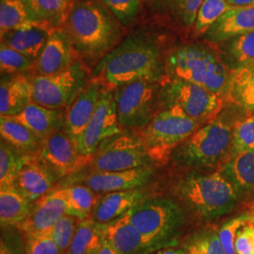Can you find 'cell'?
I'll use <instances>...</instances> for the list:
<instances>
[{
    "label": "cell",
    "instance_id": "cell-4",
    "mask_svg": "<svg viewBox=\"0 0 254 254\" xmlns=\"http://www.w3.org/2000/svg\"><path fill=\"white\" fill-rule=\"evenodd\" d=\"M166 71L171 77L195 83L218 95L225 91L230 72L217 55L202 46H185L168 57Z\"/></svg>",
    "mask_w": 254,
    "mask_h": 254
},
{
    "label": "cell",
    "instance_id": "cell-24",
    "mask_svg": "<svg viewBox=\"0 0 254 254\" xmlns=\"http://www.w3.org/2000/svg\"><path fill=\"white\" fill-rule=\"evenodd\" d=\"M254 31V6L232 7L206 32L214 42H224Z\"/></svg>",
    "mask_w": 254,
    "mask_h": 254
},
{
    "label": "cell",
    "instance_id": "cell-11",
    "mask_svg": "<svg viewBox=\"0 0 254 254\" xmlns=\"http://www.w3.org/2000/svg\"><path fill=\"white\" fill-rule=\"evenodd\" d=\"M152 161L140 135L122 132L101 143L91 164L94 172H118L148 166Z\"/></svg>",
    "mask_w": 254,
    "mask_h": 254
},
{
    "label": "cell",
    "instance_id": "cell-41",
    "mask_svg": "<svg viewBox=\"0 0 254 254\" xmlns=\"http://www.w3.org/2000/svg\"><path fill=\"white\" fill-rule=\"evenodd\" d=\"M123 27L134 23L141 11V0H100Z\"/></svg>",
    "mask_w": 254,
    "mask_h": 254
},
{
    "label": "cell",
    "instance_id": "cell-30",
    "mask_svg": "<svg viewBox=\"0 0 254 254\" xmlns=\"http://www.w3.org/2000/svg\"><path fill=\"white\" fill-rule=\"evenodd\" d=\"M224 173L237 189L254 191V148L236 154L222 165Z\"/></svg>",
    "mask_w": 254,
    "mask_h": 254
},
{
    "label": "cell",
    "instance_id": "cell-1",
    "mask_svg": "<svg viewBox=\"0 0 254 254\" xmlns=\"http://www.w3.org/2000/svg\"><path fill=\"white\" fill-rule=\"evenodd\" d=\"M63 27L74 52L101 61L121 43L122 24L100 0H73Z\"/></svg>",
    "mask_w": 254,
    "mask_h": 254
},
{
    "label": "cell",
    "instance_id": "cell-27",
    "mask_svg": "<svg viewBox=\"0 0 254 254\" xmlns=\"http://www.w3.org/2000/svg\"><path fill=\"white\" fill-rule=\"evenodd\" d=\"M32 23L62 27L73 0H27Z\"/></svg>",
    "mask_w": 254,
    "mask_h": 254
},
{
    "label": "cell",
    "instance_id": "cell-36",
    "mask_svg": "<svg viewBox=\"0 0 254 254\" xmlns=\"http://www.w3.org/2000/svg\"><path fill=\"white\" fill-rule=\"evenodd\" d=\"M254 148V114H251L249 117L236 121L234 124L232 147L228 160L236 154Z\"/></svg>",
    "mask_w": 254,
    "mask_h": 254
},
{
    "label": "cell",
    "instance_id": "cell-9",
    "mask_svg": "<svg viewBox=\"0 0 254 254\" xmlns=\"http://www.w3.org/2000/svg\"><path fill=\"white\" fill-rule=\"evenodd\" d=\"M33 102L46 108L67 109L90 84L86 66L75 60L64 72L31 78Z\"/></svg>",
    "mask_w": 254,
    "mask_h": 254
},
{
    "label": "cell",
    "instance_id": "cell-37",
    "mask_svg": "<svg viewBox=\"0 0 254 254\" xmlns=\"http://www.w3.org/2000/svg\"><path fill=\"white\" fill-rule=\"evenodd\" d=\"M35 62L17 50L1 43L0 46V69L1 73L14 74L29 71Z\"/></svg>",
    "mask_w": 254,
    "mask_h": 254
},
{
    "label": "cell",
    "instance_id": "cell-31",
    "mask_svg": "<svg viewBox=\"0 0 254 254\" xmlns=\"http://www.w3.org/2000/svg\"><path fill=\"white\" fill-rule=\"evenodd\" d=\"M67 214L74 216L80 220L91 217L92 211L100 200L102 195L92 190L88 186L75 185L64 188Z\"/></svg>",
    "mask_w": 254,
    "mask_h": 254
},
{
    "label": "cell",
    "instance_id": "cell-35",
    "mask_svg": "<svg viewBox=\"0 0 254 254\" xmlns=\"http://www.w3.org/2000/svg\"><path fill=\"white\" fill-rule=\"evenodd\" d=\"M232 6L227 0H203L198 9L194 22V30L197 34L207 32L218 19Z\"/></svg>",
    "mask_w": 254,
    "mask_h": 254
},
{
    "label": "cell",
    "instance_id": "cell-6",
    "mask_svg": "<svg viewBox=\"0 0 254 254\" xmlns=\"http://www.w3.org/2000/svg\"><path fill=\"white\" fill-rule=\"evenodd\" d=\"M202 126L177 106H169L155 114L141 130L140 136L150 158L155 162L166 163L175 149Z\"/></svg>",
    "mask_w": 254,
    "mask_h": 254
},
{
    "label": "cell",
    "instance_id": "cell-38",
    "mask_svg": "<svg viewBox=\"0 0 254 254\" xmlns=\"http://www.w3.org/2000/svg\"><path fill=\"white\" fill-rule=\"evenodd\" d=\"M80 221L81 220L79 218L66 214L55 224L54 227L49 232L62 254H67L68 253Z\"/></svg>",
    "mask_w": 254,
    "mask_h": 254
},
{
    "label": "cell",
    "instance_id": "cell-7",
    "mask_svg": "<svg viewBox=\"0 0 254 254\" xmlns=\"http://www.w3.org/2000/svg\"><path fill=\"white\" fill-rule=\"evenodd\" d=\"M127 215L156 251L171 245L184 224L181 209L168 199H146L130 209Z\"/></svg>",
    "mask_w": 254,
    "mask_h": 254
},
{
    "label": "cell",
    "instance_id": "cell-48",
    "mask_svg": "<svg viewBox=\"0 0 254 254\" xmlns=\"http://www.w3.org/2000/svg\"><path fill=\"white\" fill-rule=\"evenodd\" d=\"M184 250H173V249H166V250H161L157 251L153 254H183Z\"/></svg>",
    "mask_w": 254,
    "mask_h": 254
},
{
    "label": "cell",
    "instance_id": "cell-25",
    "mask_svg": "<svg viewBox=\"0 0 254 254\" xmlns=\"http://www.w3.org/2000/svg\"><path fill=\"white\" fill-rule=\"evenodd\" d=\"M226 90L230 100L254 114V62L239 66L230 73Z\"/></svg>",
    "mask_w": 254,
    "mask_h": 254
},
{
    "label": "cell",
    "instance_id": "cell-13",
    "mask_svg": "<svg viewBox=\"0 0 254 254\" xmlns=\"http://www.w3.org/2000/svg\"><path fill=\"white\" fill-rule=\"evenodd\" d=\"M37 157L47 165L57 176L64 177L91 164V156L78 153L73 139L65 130L56 131L42 141Z\"/></svg>",
    "mask_w": 254,
    "mask_h": 254
},
{
    "label": "cell",
    "instance_id": "cell-5",
    "mask_svg": "<svg viewBox=\"0 0 254 254\" xmlns=\"http://www.w3.org/2000/svg\"><path fill=\"white\" fill-rule=\"evenodd\" d=\"M233 127L223 118H215L200 127L173 152L175 160L195 169L225 163L230 156Z\"/></svg>",
    "mask_w": 254,
    "mask_h": 254
},
{
    "label": "cell",
    "instance_id": "cell-18",
    "mask_svg": "<svg viewBox=\"0 0 254 254\" xmlns=\"http://www.w3.org/2000/svg\"><path fill=\"white\" fill-rule=\"evenodd\" d=\"M104 232L105 238L118 254H150L156 251L152 243L131 222L127 213L106 223Z\"/></svg>",
    "mask_w": 254,
    "mask_h": 254
},
{
    "label": "cell",
    "instance_id": "cell-3",
    "mask_svg": "<svg viewBox=\"0 0 254 254\" xmlns=\"http://www.w3.org/2000/svg\"><path fill=\"white\" fill-rule=\"evenodd\" d=\"M178 195L201 218H219L236 206L237 188L221 172L188 174L178 185Z\"/></svg>",
    "mask_w": 254,
    "mask_h": 254
},
{
    "label": "cell",
    "instance_id": "cell-42",
    "mask_svg": "<svg viewBox=\"0 0 254 254\" xmlns=\"http://www.w3.org/2000/svg\"><path fill=\"white\" fill-rule=\"evenodd\" d=\"M0 254H26V239L17 226L1 227Z\"/></svg>",
    "mask_w": 254,
    "mask_h": 254
},
{
    "label": "cell",
    "instance_id": "cell-29",
    "mask_svg": "<svg viewBox=\"0 0 254 254\" xmlns=\"http://www.w3.org/2000/svg\"><path fill=\"white\" fill-rule=\"evenodd\" d=\"M105 224L91 218L80 221L67 254H97L105 238Z\"/></svg>",
    "mask_w": 254,
    "mask_h": 254
},
{
    "label": "cell",
    "instance_id": "cell-44",
    "mask_svg": "<svg viewBox=\"0 0 254 254\" xmlns=\"http://www.w3.org/2000/svg\"><path fill=\"white\" fill-rule=\"evenodd\" d=\"M25 239L26 254H63L49 233L25 235Z\"/></svg>",
    "mask_w": 254,
    "mask_h": 254
},
{
    "label": "cell",
    "instance_id": "cell-8",
    "mask_svg": "<svg viewBox=\"0 0 254 254\" xmlns=\"http://www.w3.org/2000/svg\"><path fill=\"white\" fill-rule=\"evenodd\" d=\"M161 84L155 79H139L119 86L114 98L121 127L142 130L158 112Z\"/></svg>",
    "mask_w": 254,
    "mask_h": 254
},
{
    "label": "cell",
    "instance_id": "cell-20",
    "mask_svg": "<svg viewBox=\"0 0 254 254\" xmlns=\"http://www.w3.org/2000/svg\"><path fill=\"white\" fill-rule=\"evenodd\" d=\"M53 28L43 24L29 23L1 35V43L36 63Z\"/></svg>",
    "mask_w": 254,
    "mask_h": 254
},
{
    "label": "cell",
    "instance_id": "cell-19",
    "mask_svg": "<svg viewBox=\"0 0 254 254\" xmlns=\"http://www.w3.org/2000/svg\"><path fill=\"white\" fill-rule=\"evenodd\" d=\"M105 88L98 80H91L87 88L73 101V104L66 109L64 130L73 142L81 136L88 126Z\"/></svg>",
    "mask_w": 254,
    "mask_h": 254
},
{
    "label": "cell",
    "instance_id": "cell-10",
    "mask_svg": "<svg viewBox=\"0 0 254 254\" xmlns=\"http://www.w3.org/2000/svg\"><path fill=\"white\" fill-rule=\"evenodd\" d=\"M160 96L166 107L177 106L201 125L216 118L223 105L220 95L217 93L195 83L171 76L161 82Z\"/></svg>",
    "mask_w": 254,
    "mask_h": 254
},
{
    "label": "cell",
    "instance_id": "cell-16",
    "mask_svg": "<svg viewBox=\"0 0 254 254\" xmlns=\"http://www.w3.org/2000/svg\"><path fill=\"white\" fill-rule=\"evenodd\" d=\"M153 173L150 165L118 172H94L84 179V183L92 190L105 194L140 189L150 181Z\"/></svg>",
    "mask_w": 254,
    "mask_h": 254
},
{
    "label": "cell",
    "instance_id": "cell-22",
    "mask_svg": "<svg viewBox=\"0 0 254 254\" xmlns=\"http://www.w3.org/2000/svg\"><path fill=\"white\" fill-rule=\"evenodd\" d=\"M66 109L46 108L32 102L13 118L29 128L42 140L65 127Z\"/></svg>",
    "mask_w": 254,
    "mask_h": 254
},
{
    "label": "cell",
    "instance_id": "cell-39",
    "mask_svg": "<svg viewBox=\"0 0 254 254\" xmlns=\"http://www.w3.org/2000/svg\"><path fill=\"white\" fill-rule=\"evenodd\" d=\"M228 45V53L238 67L254 62V31L234 37Z\"/></svg>",
    "mask_w": 254,
    "mask_h": 254
},
{
    "label": "cell",
    "instance_id": "cell-15",
    "mask_svg": "<svg viewBox=\"0 0 254 254\" xmlns=\"http://www.w3.org/2000/svg\"><path fill=\"white\" fill-rule=\"evenodd\" d=\"M74 53L70 38L64 27H54L36 62V75L64 72L75 61Z\"/></svg>",
    "mask_w": 254,
    "mask_h": 254
},
{
    "label": "cell",
    "instance_id": "cell-14",
    "mask_svg": "<svg viewBox=\"0 0 254 254\" xmlns=\"http://www.w3.org/2000/svg\"><path fill=\"white\" fill-rule=\"evenodd\" d=\"M66 214L67 204L63 188L50 191L39 199L29 216L17 227L25 235L47 234Z\"/></svg>",
    "mask_w": 254,
    "mask_h": 254
},
{
    "label": "cell",
    "instance_id": "cell-28",
    "mask_svg": "<svg viewBox=\"0 0 254 254\" xmlns=\"http://www.w3.org/2000/svg\"><path fill=\"white\" fill-rule=\"evenodd\" d=\"M1 138L26 154H34L42 145V139L18 121L9 117L0 118Z\"/></svg>",
    "mask_w": 254,
    "mask_h": 254
},
{
    "label": "cell",
    "instance_id": "cell-46",
    "mask_svg": "<svg viewBox=\"0 0 254 254\" xmlns=\"http://www.w3.org/2000/svg\"><path fill=\"white\" fill-rule=\"evenodd\" d=\"M97 254H118V253L116 252V250L112 247L109 241L106 238H104L100 250Z\"/></svg>",
    "mask_w": 254,
    "mask_h": 254
},
{
    "label": "cell",
    "instance_id": "cell-26",
    "mask_svg": "<svg viewBox=\"0 0 254 254\" xmlns=\"http://www.w3.org/2000/svg\"><path fill=\"white\" fill-rule=\"evenodd\" d=\"M32 204L13 187L0 188L1 227L18 226L29 216Z\"/></svg>",
    "mask_w": 254,
    "mask_h": 254
},
{
    "label": "cell",
    "instance_id": "cell-23",
    "mask_svg": "<svg viewBox=\"0 0 254 254\" xmlns=\"http://www.w3.org/2000/svg\"><path fill=\"white\" fill-rule=\"evenodd\" d=\"M33 102L31 78L17 74L2 78L0 85V116L14 117Z\"/></svg>",
    "mask_w": 254,
    "mask_h": 254
},
{
    "label": "cell",
    "instance_id": "cell-2",
    "mask_svg": "<svg viewBox=\"0 0 254 254\" xmlns=\"http://www.w3.org/2000/svg\"><path fill=\"white\" fill-rule=\"evenodd\" d=\"M93 76L108 89L139 79L160 80L162 64L159 48L147 35L127 37L99 61Z\"/></svg>",
    "mask_w": 254,
    "mask_h": 254
},
{
    "label": "cell",
    "instance_id": "cell-45",
    "mask_svg": "<svg viewBox=\"0 0 254 254\" xmlns=\"http://www.w3.org/2000/svg\"><path fill=\"white\" fill-rule=\"evenodd\" d=\"M236 254H254V225L248 224L241 228L235 240Z\"/></svg>",
    "mask_w": 254,
    "mask_h": 254
},
{
    "label": "cell",
    "instance_id": "cell-12",
    "mask_svg": "<svg viewBox=\"0 0 254 254\" xmlns=\"http://www.w3.org/2000/svg\"><path fill=\"white\" fill-rule=\"evenodd\" d=\"M119 122L114 91L105 88L92 117L74 145L79 154L91 156L101 143L123 132Z\"/></svg>",
    "mask_w": 254,
    "mask_h": 254
},
{
    "label": "cell",
    "instance_id": "cell-17",
    "mask_svg": "<svg viewBox=\"0 0 254 254\" xmlns=\"http://www.w3.org/2000/svg\"><path fill=\"white\" fill-rule=\"evenodd\" d=\"M59 177L41 161L36 154H29L15 180V188L30 202L47 194Z\"/></svg>",
    "mask_w": 254,
    "mask_h": 254
},
{
    "label": "cell",
    "instance_id": "cell-34",
    "mask_svg": "<svg viewBox=\"0 0 254 254\" xmlns=\"http://www.w3.org/2000/svg\"><path fill=\"white\" fill-rule=\"evenodd\" d=\"M202 2L203 0H149L151 7L169 11L188 27L194 25Z\"/></svg>",
    "mask_w": 254,
    "mask_h": 254
},
{
    "label": "cell",
    "instance_id": "cell-49",
    "mask_svg": "<svg viewBox=\"0 0 254 254\" xmlns=\"http://www.w3.org/2000/svg\"><path fill=\"white\" fill-rule=\"evenodd\" d=\"M198 254L197 253H195V252H193L192 250H190V249H185L184 250V254Z\"/></svg>",
    "mask_w": 254,
    "mask_h": 254
},
{
    "label": "cell",
    "instance_id": "cell-47",
    "mask_svg": "<svg viewBox=\"0 0 254 254\" xmlns=\"http://www.w3.org/2000/svg\"><path fill=\"white\" fill-rule=\"evenodd\" d=\"M232 7H248L254 6V0H227Z\"/></svg>",
    "mask_w": 254,
    "mask_h": 254
},
{
    "label": "cell",
    "instance_id": "cell-32",
    "mask_svg": "<svg viewBox=\"0 0 254 254\" xmlns=\"http://www.w3.org/2000/svg\"><path fill=\"white\" fill-rule=\"evenodd\" d=\"M28 154L23 153L1 138L0 143V188L13 187Z\"/></svg>",
    "mask_w": 254,
    "mask_h": 254
},
{
    "label": "cell",
    "instance_id": "cell-21",
    "mask_svg": "<svg viewBox=\"0 0 254 254\" xmlns=\"http://www.w3.org/2000/svg\"><path fill=\"white\" fill-rule=\"evenodd\" d=\"M146 199L148 194L140 189L105 193L93 209L91 218L102 224L109 223Z\"/></svg>",
    "mask_w": 254,
    "mask_h": 254
},
{
    "label": "cell",
    "instance_id": "cell-33",
    "mask_svg": "<svg viewBox=\"0 0 254 254\" xmlns=\"http://www.w3.org/2000/svg\"><path fill=\"white\" fill-rule=\"evenodd\" d=\"M32 23L27 0H0V33Z\"/></svg>",
    "mask_w": 254,
    "mask_h": 254
},
{
    "label": "cell",
    "instance_id": "cell-40",
    "mask_svg": "<svg viewBox=\"0 0 254 254\" xmlns=\"http://www.w3.org/2000/svg\"><path fill=\"white\" fill-rule=\"evenodd\" d=\"M254 223V215L243 214L231 218L218 230V236L225 254H236L235 248L237 232L245 225Z\"/></svg>",
    "mask_w": 254,
    "mask_h": 254
},
{
    "label": "cell",
    "instance_id": "cell-43",
    "mask_svg": "<svg viewBox=\"0 0 254 254\" xmlns=\"http://www.w3.org/2000/svg\"><path fill=\"white\" fill-rule=\"evenodd\" d=\"M198 254H225L221 245L218 231L209 230L193 237L186 247Z\"/></svg>",
    "mask_w": 254,
    "mask_h": 254
}]
</instances>
